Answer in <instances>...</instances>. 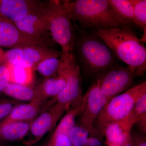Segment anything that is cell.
Returning a JSON list of instances; mask_svg holds the SVG:
<instances>
[{
    "label": "cell",
    "instance_id": "6da1fadb",
    "mask_svg": "<svg viewBox=\"0 0 146 146\" xmlns=\"http://www.w3.org/2000/svg\"><path fill=\"white\" fill-rule=\"evenodd\" d=\"M74 54L80 71L89 76H99L118 64L119 60L95 31H80L76 35Z\"/></svg>",
    "mask_w": 146,
    "mask_h": 146
},
{
    "label": "cell",
    "instance_id": "7a4b0ae2",
    "mask_svg": "<svg viewBox=\"0 0 146 146\" xmlns=\"http://www.w3.org/2000/svg\"><path fill=\"white\" fill-rule=\"evenodd\" d=\"M96 33L108 45L116 57L130 67L137 76L146 71V48L130 27L102 29Z\"/></svg>",
    "mask_w": 146,
    "mask_h": 146
},
{
    "label": "cell",
    "instance_id": "3957f363",
    "mask_svg": "<svg viewBox=\"0 0 146 146\" xmlns=\"http://www.w3.org/2000/svg\"><path fill=\"white\" fill-rule=\"evenodd\" d=\"M71 19L81 30L102 29L126 27L112 10L108 0L64 1Z\"/></svg>",
    "mask_w": 146,
    "mask_h": 146
},
{
    "label": "cell",
    "instance_id": "277c9868",
    "mask_svg": "<svg viewBox=\"0 0 146 146\" xmlns=\"http://www.w3.org/2000/svg\"><path fill=\"white\" fill-rule=\"evenodd\" d=\"M44 15L53 40L62 48L61 63L69 65L75 60L74 51L76 35L64 1H49L46 3Z\"/></svg>",
    "mask_w": 146,
    "mask_h": 146
},
{
    "label": "cell",
    "instance_id": "5b68a950",
    "mask_svg": "<svg viewBox=\"0 0 146 146\" xmlns=\"http://www.w3.org/2000/svg\"><path fill=\"white\" fill-rule=\"evenodd\" d=\"M146 93L145 81L110 100L97 119L98 127L102 129L109 123L126 117L138 99Z\"/></svg>",
    "mask_w": 146,
    "mask_h": 146
},
{
    "label": "cell",
    "instance_id": "8992f818",
    "mask_svg": "<svg viewBox=\"0 0 146 146\" xmlns=\"http://www.w3.org/2000/svg\"><path fill=\"white\" fill-rule=\"evenodd\" d=\"M82 94L80 71L76 62L69 67L66 86L58 95L45 104L44 109L52 112L56 123L64 112L81 102Z\"/></svg>",
    "mask_w": 146,
    "mask_h": 146
},
{
    "label": "cell",
    "instance_id": "52a82bcc",
    "mask_svg": "<svg viewBox=\"0 0 146 146\" xmlns=\"http://www.w3.org/2000/svg\"><path fill=\"white\" fill-rule=\"evenodd\" d=\"M136 76L130 67L117 64L97 78L101 89L109 101L127 90Z\"/></svg>",
    "mask_w": 146,
    "mask_h": 146
},
{
    "label": "cell",
    "instance_id": "ba28073f",
    "mask_svg": "<svg viewBox=\"0 0 146 146\" xmlns=\"http://www.w3.org/2000/svg\"><path fill=\"white\" fill-rule=\"evenodd\" d=\"M108 102L96 78L82 97L79 125L90 131Z\"/></svg>",
    "mask_w": 146,
    "mask_h": 146
},
{
    "label": "cell",
    "instance_id": "9c48e42d",
    "mask_svg": "<svg viewBox=\"0 0 146 146\" xmlns=\"http://www.w3.org/2000/svg\"><path fill=\"white\" fill-rule=\"evenodd\" d=\"M46 3L35 0H2L0 13L13 23L32 14L44 13Z\"/></svg>",
    "mask_w": 146,
    "mask_h": 146
},
{
    "label": "cell",
    "instance_id": "30bf717a",
    "mask_svg": "<svg viewBox=\"0 0 146 146\" xmlns=\"http://www.w3.org/2000/svg\"><path fill=\"white\" fill-rule=\"evenodd\" d=\"M37 46H51L46 42L27 36L13 22L6 18L0 22V46L12 49Z\"/></svg>",
    "mask_w": 146,
    "mask_h": 146
},
{
    "label": "cell",
    "instance_id": "8fae6325",
    "mask_svg": "<svg viewBox=\"0 0 146 146\" xmlns=\"http://www.w3.org/2000/svg\"><path fill=\"white\" fill-rule=\"evenodd\" d=\"M13 23L27 36L46 42L51 46L54 44L44 13L30 14L21 21Z\"/></svg>",
    "mask_w": 146,
    "mask_h": 146
},
{
    "label": "cell",
    "instance_id": "7c38bea8",
    "mask_svg": "<svg viewBox=\"0 0 146 146\" xmlns=\"http://www.w3.org/2000/svg\"><path fill=\"white\" fill-rule=\"evenodd\" d=\"M70 67L60 75L45 79L36 86L31 102L41 107L47 100L52 99L58 95L67 84Z\"/></svg>",
    "mask_w": 146,
    "mask_h": 146
},
{
    "label": "cell",
    "instance_id": "4fadbf2b",
    "mask_svg": "<svg viewBox=\"0 0 146 146\" xmlns=\"http://www.w3.org/2000/svg\"><path fill=\"white\" fill-rule=\"evenodd\" d=\"M56 124L54 116L48 109H45L32 122L27 135L23 139V144L31 146L39 142Z\"/></svg>",
    "mask_w": 146,
    "mask_h": 146
},
{
    "label": "cell",
    "instance_id": "5bb4252c",
    "mask_svg": "<svg viewBox=\"0 0 146 146\" xmlns=\"http://www.w3.org/2000/svg\"><path fill=\"white\" fill-rule=\"evenodd\" d=\"M133 126L127 116L122 120L109 123L100 129L109 145L121 146L130 137Z\"/></svg>",
    "mask_w": 146,
    "mask_h": 146
},
{
    "label": "cell",
    "instance_id": "9a60e30c",
    "mask_svg": "<svg viewBox=\"0 0 146 146\" xmlns=\"http://www.w3.org/2000/svg\"><path fill=\"white\" fill-rule=\"evenodd\" d=\"M32 122L0 123V141H16L23 140L28 133Z\"/></svg>",
    "mask_w": 146,
    "mask_h": 146
},
{
    "label": "cell",
    "instance_id": "2e32d148",
    "mask_svg": "<svg viewBox=\"0 0 146 146\" xmlns=\"http://www.w3.org/2000/svg\"><path fill=\"white\" fill-rule=\"evenodd\" d=\"M40 110L41 107L31 102L19 105L13 108L9 115L0 123L31 121L36 117Z\"/></svg>",
    "mask_w": 146,
    "mask_h": 146
},
{
    "label": "cell",
    "instance_id": "e0dca14e",
    "mask_svg": "<svg viewBox=\"0 0 146 146\" xmlns=\"http://www.w3.org/2000/svg\"><path fill=\"white\" fill-rule=\"evenodd\" d=\"M23 48L25 57L34 65L35 68L43 60L50 58H60L61 54V52L46 46H33Z\"/></svg>",
    "mask_w": 146,
    "mask_h": 146
},
{
    "label": "cell",
    "instance_id": "ac0fdd59",
    "mask_svg": "<svg viewBox=\"0 0 146 146\" xmlns=\"http://www.w3.org/2000/svg\"><path fill=\"white\" fill-rule=\"evenodd\" d=\"M114 13L126 27L134 25L133 6L129 0H108Z\"/></svg>",
    "mask_w": 146,
    "mask_h": 146
},
{
    "label": "cell",
    "instance_id": "d6986e66",
    "mask_svg": "<svg viewBox=\"0 0 146 146\" xmlns=\"http://www.w3.org/2000/svg\"><path fill=\"white\" fill-rule=\"evenodd\" d=\"M6 65L10 73V82L30 86L33 81V68Z\"/></svg>",
    "mask_w": 146,
    "mask_h": 146
},
{
    "label": "cell",
    "instance_id": "ffe728a7",
    "mask_svg": "<svg viewBox=\"0 0 146 146\" xmlns=\"http://www.w3.org/2000/svg\"><path fill=\"white\" fill-rule=\"evenodd\" d=\"M3 93L14 99L31 102L34 97L35 89L30 86L10 82Z\"/></svg>",
    "mask_w": 146,
    "mask_h": 146
},
{
    "label": "cell",
    "instance_id": "44dd1931",
    "mask_svg": "<svg viewBox=\"0 0 146 146\" xmlns=\"http://www.w3.org/2000/svg\"><path fill=\"white\" fill-rule=\"evenodd\" d=\"M81 105V102L68 110L66 115L60 120L53 134L63 133L69 136L70 131L76 125L75 120L77 116L80 115Z\"/></svg>",
    "mask_w": 146,
    "mask_h": 146
},
{
    "label": "cell",
    "instance_id": "7402d4cb",
    "mask_svg": "<svg viewBox=\"0 0 146 146\" xmlns=\"http://www.w3.org/2000/svg\"><path fill=\"white\" fill-rule=\"evenodd\" d=\"M133 10V23L134 25L140 27L143 31L142 38V43L146 42V1L129 0Z\"/></svg>",
    "mask_w": 146,
    "mask_h": 146
},
{
    "label": "cell",
    "instance_id": "603a6c76",
    "mask_svg": "<svg viewBox=\"0 0 146 146\" xmlns=\"http://www.w3.org/2000/svg\"><path fill=\"white\" fill-rule=\"evenodd\" d=\"M1 60L5 61L7 65L22 66L33 69L35 68L34 65L25 57L23 48L11 49L4 53Z\"/></svg>",
    "mask_w": 146,
    "mask_h": 146
},
{
    "label": "cell",
    "instance_id": "cb8c5ba5",
    "mask_svg": "<svg viewBox=\"0 0 146 146\" xmlns=\"http://www.w3.org/2000/svg\"><path fill=\"white\" fill-rule=\"evenodd\" d=\"M61 66L60 58L52 57L37 64L35 69L45 79L58 75Z\"/></svg>",
    "mask_w": 146,
    "mask_h": 146
},
{
    "label": "cell",
    "instance_id": "d4e9b609",
    "mask_svg": "<svg viewBox=\"0 0 146 146\" xmlns=\"http://www.w3.org/2000/svg\"><path fill=\"white\" fill-rule=\"evenodd\" d=\"M89 131L81 126L75 125L72 128L69 136L74 146H84L89 136Z\"/></svg>",
    "mask_w": 146,
    "mask_h": 146
},
{
    "label": "cell",
    "instance_id": "484cf974",
    "mask_svg": "<svg viewBox=\"0 0 146 146\" xmlns=\"http://www.w3.org/2000/svg\"><path fill=\"white\" fill-rule=\"evenodd\" d=\"M146 114V93L136 102L131 112L128 115L129 121L134 125L141 116Z\"/></svg>",
    "mask_w": 146,
    "mask_h": 146
},
{
    "label": "cell",
    "instance_id": "4316f807",
    "mask_svg": "<svg viewBox=\"0 0 146 146\" xmlns=\"http://www.w3.org/2000/svg\"><path fill=\"white\" fill-rule=\"evenodd\" d=\"M102 131L99 127H92L89 131V136L84 146H101L102 144Z\"/></svg>",
    "mask_w": 146,
    "mask_h": 146
},
{
    "label": "cell",
    "instance_id": "83f0119b",
    "mask_svg": "<svg viewBox=\"0 0 146 146\" xmlns=\"http://www.w3.org/2000/svg\"><path fill=\"white\" fill-rule=\"evenodd\" d=\"M10 83V73L6 64L0 65V93L3 92Z\"/></svg>",
    "mask_w": 146,
    "mask_h": 146
},
{
    "label": "cell",
    "instance_id": "f1b7e54d",
    "mask_svg": "<svg viewBox=\"0 0 146 146\" xmlns=\"http://www.w3.org/2000/svg\"><path fill=\"white\" fill-rule=\"evenodd\" d=\"M15 106L13 102L3 101L0 102V122L1 120L3 119L9 115Z\"/></svg>",
    "mask_w": 146,
    "mask_h": 146
},
{
    "label": "cell",
    "instance_id": "f546056e",
    "mask_svg": "<svg viewBox=\"0 0 146 146\" xmlns=\"http://www.w3.org/2000/svg\"><path fill=\"white\" fill-rule=\"evenodd\" d=\"M138 124L139 127L144 132L146 131V114L141 116L137 120L136 124Z\"/></svg>",
    "mask_w": 146,
    "mask_h": 146
},
{
    "label": "cell",
    "instance_id": "4dcf8cb0",
    "mask_svg": "<svg viewBox=\"0 0 146 146\" xmlns=\"http://www.w3.org/2000/svg\"><path fill=\"white\" fill-rule=\"evenodd\" d=\"M136 146H146L145 139L142 138H138Z\"/></svg>",
    "mask_w": 146,
    "mask_h": 146
},
{
    "label": "cell",
    "instance_id": "1f68e13d",
    "mask_svg": "<svg viewBox=\"0 0 146 146\" xmlns=\"http://www.w3.org/2000/svg\"><path fill=\"white\" fill-rule=\"evenodd\" d=\"M121 146H133L131 143V137H129L128 138L126 141Z\"/></svg>",
    "mask_w": 146,
    "mask_h": 146
},
{
    "label": "cell",
    "instance_id": "d6a6232c",
    "mask_svg": "<svg viewBox=\"0 0 146 146\" xmlns=\"http://www.w3.org/2000/svg\"><path fill=\"white\" fill-rule=\"evenodd\" d=\"M4 53V52H3V51L0 48V60L1 59L2 57H3Z\"/></svg>",
    "mask_w": 146,
    "mask_h": 146
},
{
    "label": "cell",
    "instance_id": "836d02e7",
    "mask_svg": "<svg viewBox=\"0 0 146 146\" xmlns=\"http://www.w3.org/2000/svg\"><path fill=\"white\" fill-rule=\"evenodd\" d=\"M3 19V18H2L0 16V22H1V21H2Z\"/></svg>",
    "mask_w": 146,
    "mask_h": 146
},
{
    "label": "cell",
    "instance_id": "e575fe53",
    "mask_svg": "<svg viewBox=\"0 0 146 146\" xmlns=\"http://www.w3.org/2000/svg\"><path fill=\"white\" fill-rule=\"evenodd\" d=\"M69 146H73L72 145H71Z\"/></svg>",
    "mask_w": 146,
    "mask_h": 146
},
{
    "label": "cell",
    "instance_id": "d590c367",
    "mask_svg": "<svg viewBox=\"0 0 146 146\" xmlns=\"http://www.w3.org/2000/svg\"><path fill=\"white\" fill-rule=\"evenodd\" d=\"M0 146H4L0 145Z\"/></svg>",
    "mask_w": 146,
    "mask_h": 146
},
{
    "label": "cell",
    "instance_id": "8d00e7d4",
    "mask_svg": "<svg viewBox=\"0 0 146 146\" xmlns=\"http://www.w3.org/2000/svg\"><path fill=\"white\" fill-rule=\"evenodd\" d=\"M1 1H0V3H1Z\"/></svg>",
    "mask_w": 146,
    "mask_h": 146
}]
</instances>
